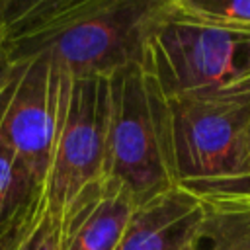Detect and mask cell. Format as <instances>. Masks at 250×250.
<instances>
[{"label":"cell","mask_w":250,"mask_h":250,"mask_svg":"<svg viewBox=\"0 0 250 250\" xmlns=\"http://www.w3.org/2000/svg\"><path fill=\"white\" fill-rule=\"evenodd\" d=\"M166 0H10V62L47 59L66 76L109 78L141 62L146 33Z\"/></svg>","instance_id":"1"},{"label":"cell","mask_w":250,"mask_h":250,"mask_svg":"<svg viewBox=\"0 0 250 250\" xmlns=\"http://www.w3.org/2000/svg\"><path fill=\"white\" fill-rule=\"evenodd\" d=\"M141 66L166 100L250 90V31L195 20L166 0L146 33Z\"/></svg>","instance_id":"2"},{"label":"cell","mask_w":250,"mask_h":250,"mask_svg":"<svg viewBox=\"0 0 250 250\" xmlns=\"http://www.w3.org/2000/svg\"><path fill=\"white\" fill-rule=\"evenodd\" d=\"M104 182L117 184L137 207L178 188L168 145L166 100L141 62L109 78Z\"/></svg>","instance_id":"3"},{"label":"cell","mask_w":250,"mask_h":250,"mask_svg":"<svg viewBox=\"0 0 250 250\" xmlns=\"http://www.w3.org/2000/svg\"><path fill=\"white\" fill-rule=\"evenodd\" d=\"M166 113L176 186L201 201L223 197L240 176L250 90L168 98Z\"/></svg>","instance_id":"4"},{"label":"cell","mask_w":250,"mask_h":250,"mask_svg":"<svg viewBox=\"0 0 250 250\" xmlns=\"http://www.w3.org/2000/svg\"><path fill=\"white\" fill-rule=\"evenodd\" d=\"M109 109L107 78H70L64 74L59 100L53 162L45 205L61 219L90 186L104 178Z\"/></svg>","instance_id":"5"},{"label":"cell","mask_w":250,"mask_h":250,"mask_svg":"<svg viewBox=\"0 0 250 250\" xmlns=\"http://www.w3.org/2000/svg\"><path fill=\"white\" fill-rule=\"evenodd\" d=\"M64 72L41 57L10 62L0 84V141L10 146L45 197Z\"/></svg>","instance_id":"6"},{"label":"cell","mask_w":250,"mask_h":250,"mask_svg":"<svg viewBox=\"0 0 250 250\" xmlns=\"http://www.w3.org/2000/svg\"><path fill=\"white\" fill-rule=\"evenodd\" d=\"M135 209L117 184L90 186L59 219V250H115Z\"/></svg>","instance_id":"7"},{"label":"cell","mask_w":250,"mask_h":250,"mask_svg":"<svg viewBox=\"0 0 250 250\" xmlns=\"http://www.w3.org/2000/svg\"><path fill=\"white\" fill-rule=\"evenodd\" d=\"M201 219V199L174 188L135 209L115 250H189Z\"/></svg>","instance_id":"8"},{"label":"cell","mask_w":250,"mask_h":250,"mask_svg":"<svg viewBox=\"0 0 250 250\" xmlns=\"http://www.w3.org/2000/svg\"><path fill=\"white\" fill-rule=\"evenodd\" d=\"M43 203L45 197L27 168L0 141V242Z\"/></svg>","instance_id":"9"},{"label":"cell","mask_w":250,"mask_h":250,"mask_svg":"<svg viewBox=\"0 0 250 250\" xmlns=\"http://www.w3.org/2000/svg\"><path fill=\"white\" fill-rule=\"evenodd\" d=\"M189 250H250V205L203 203Z\"/></svg>","instance_id":"10"},{"label":"cell","mask_w":250,"mask_h":250,"mask_svg":"<svg viewBox=\"0 0 250 250\" xmlns=\"http://www.w3.org/2000/svg\"><path fill=\"white\" fill-rule=\"evenodd\" d=\"M61 223L43 203L2 242L0 250H59Z\"/></svg>","instance_id":"11"},{"label":"cell","mask_w":250,"mask_h":250,"mask_svg":"<svg viewBox=\"0 0 250 250\" xmlns=\"http://www.w3.org/2000/svg\"><path fill=\"white\" fill-rule=\"evenodd\" d=\"M174 6L195 20L250 31V0H172Z\"/></svg>","instance_id":"12"},{"label":"cell","mask_w":250,"mask_h":250,"mask_svg":"<svg viewBox=\"0 0 250 250\" xmlns=\"http://www.w3.org/2000/svg\"><path fill=\"white\" fill-rule=\"evenodd\" d=\"M250 186V127L246 131V137H244V143H242V156H240V176H238V182L219 199H213V201H203V203H221V201H230L234 199L236 195H240L246 188Z\"/></svg>","instance_id":"13"},{"label":"cell","mask_w":250,"mask_h":250,"mask_svg":"<svg viewBox=\"0 0 250 250\" xmlns=\"http://www.w3.org/2000/svg\"><path fill=\"white\" fill-rule=\"evenodd\" d=\"M10 68V61H8V55H6V45H4V31L0 29V84L6 76Z\"/></svg>","instance_id":"14"},{"label":"cell","mask_w":250,"mask_h":250,"mask_svg":"<svg viewBox=\"0 0 250 250\" xmlns=\"http://www.w3.org/2000/svg\"><path fill=\"white\" fill-rule=\"evenodd\" d=\"M221 203H248V205H250V186H248L240 195H236L234 199H230V201H221Z\"/></svg>","instance_id":"15"},{"label":"cell","mask_w":250,"mask_h":250,"mask_svg":"<svg viewBox=\"0 0 250 250\" xmlns=\"http://www.w3.org/2000/svg\"><path fill=\"white\" fill-rule=\"evenodd\" d=\"M6 27V0H0V29Z\"/></svg>","instance_id":"16"}]
</instances>
